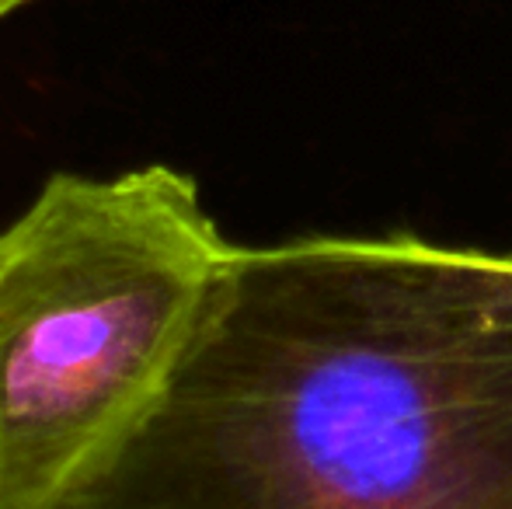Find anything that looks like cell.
<instances>
[{
	"label": "cell",
	"mask_w": 512,
	"mask_h": 509,
	"mask_svg": "<svg viewBox=\"0 0 512 509\" xmlns=\"http://www.w3.org/2000/svg\"><path fill=\"white\" fill-rule=\"evenodd\" d=\"M60 509H512V255L234 248Z\"/></svg>",
	"instance_id": "cell-1"
},
{
	"label": "cell",
	"mask_w": 512,
	"mask_h": 509,
	"mask_svg": "<svg viewBox=\"0 0 512 509\" xmlns=\"http://www.w3.org/2000/svg\"><path fill=\"white\" fill-rule=\"evenodd\" d=\"M234 245L192 175H53L0 231V509H60L168 381Z\"/></svg>",
	"instance_id": "cell-2"
},
{
	"label": "cell",
	"mask_w": 512,
	"mask_h": 509,
	"mask_svg": "<svg viewBox=\"0 0 512 509\" xmlns=\"http://www.w3.org/2000/svg\"><path fill=\"white\" fill-rule=\"evenodd\" d=\"M28 0H0V18H7L11 11H18V7H25Z\"/></svg>",
	"instance_id": "cell-3"
}]
</instances>
